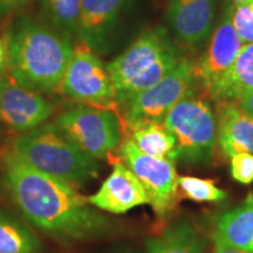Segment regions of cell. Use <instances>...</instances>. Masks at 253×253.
I'll list each match as a JSON object with an SVG mask.
<instances>
[{
    "instance_id": "7",
    "label": "cell",
    "mask_w": 253,
    "mask_h": 253,
    "mask_svg": "<svg viewBox=\"0 0 253 253\" xmlns=\"http://www.w3.org/2000/svg\"><path fill=\"white\" fill-rule=\"evenodd\" d=\"M196 84V63L182 58L167 77L123 104L122 128L138 122H163L176 103L194 93Z\"/></svg>"
},
{
    "instance_id": "20",
    "label": "cell",
    "mask_w": 253,
    "mask_h": 253,
    "mask_svg": "<svg viewBox=\"0 0 253 253\" xmlns=\"http://www.w3.org/2000/svg\"><path fill=\"white\" fill-rule=\"evenodd\" d=\"M40 243L13 214L0 209V253H38Z\"/></svg>"
},
{
    "instance_id": "26",
    "label": "cell",
    "mask_w": 253,
    "mask_h": 253,
    "mask_svg": "<svg viewBox=\"0 0 253 253\" xmlns=\"http://www.w3.org/2000/svg\"><path fill=\"white\" fill-rule=\"evenodd\" d=\"M238 106L242 108L246 115H249L250 118L253 119V89L246 91L245 94H243L237 101Z\"/></svg>"
},
{
    "instance_id": "28",
    "label": "cell",
    "mask_w": 253,
    "mask_h": 253,
    "mask_svg": "<svg viewBox=\"0 0 253 253\" xmlns=\"http://www.w3.org/2000/svg\"><path fill=\"white\" fill-rule=\"evenodd\" d=\"M8 63V46L7 40L0 39V73L4 72Z\"/></svg>"
},
{
    "instance_id": "15",
    "label": "cell",
    "mask_w": 253,
    "mask_h": 253,
    "mask_svg": "<svg viewBox=\"0 0 253 253\" xmlns=\"http://www.w3.org/2000/svg\"><path fill=\"white\" fill-rule=\"evenodd\" d=\"M126 0H82L77 39L91 50H102Z\"/></svg>"
},
{
    "instance_id": "22",
    "label": "cell",
    "mask_w": 253,
    "mask_h": 253,
    "mask_svg": "<svg viewBox=\"0 0 253 253\" xmlns=\"http://www.w3.org/2000/svg\"><path fill=\"white\" fill-rule=\"evenodd\" d=\"M178 186L186 198L195 202H220L226 198V192L218 188L212 179L178 176Z\"/></svg>"
},
{
    "instance_id": "4",
    "label": "cell",
    "mask_w": 253,
    "mask_h": 253,
    "mask_svg": "<svg viewBox=\"0 0 253 253\" xmlns=\"http://www.w3.org/2000/svg\"><path fill=\"white\" fill-rule=\"evenodd\" d=\"M11 151L34 169L73 186L86 184L99 172L96 160L82 153L54 123L18 135Z\"/></svg>"
},
{
    "instance_id": "5",
    "label": "cell",
    "mask_w": 253,
    "mask_h": 253,
    "mask_svg": "<svg viewBox=\"0 0 253 253\" xmlns=\"http://www.w3.org/2000/svg\"><path fill=\"white\" fill-rule=\"evenodd\" d=\"M176 138L177 158L186 163L207 164L217 143L216 116L210 103L195 93L176 103L163 120Z\"/></svg>"
},
{
    "instance_id": "11",
    "label": "cell",
    "mask_w": 253,
    "mask_h": 253,
    "mask_svg": "<svg viewBox=\"0 0 253 253\" xmlns=\"http://www.w3.org/2000/svg\"><path fill=\"white\" fill-rule=\"evenodd\" d=\"M53 114V104L36 90L0 78V122L18 131L43 125Z\"/></svg>"
},
{
    "instance_id": "8",
    "label": "cell",
    "mask_w": 253,
    "mask_h": 253,
    "mask_svg": "<svg viewBox=\"0 0 253 253\" xmlns=\"http://www.w3.org/2000/svg\"><path fill=\"white\" fill-rule=\"evenodd\" d=\"M59 90L77 102L119 114L115 87L108 68L93 50L81 43L73 50Z\"/></svg>"
},
{
    "instance_id": "24",
    "label": "cell",
    "mask_w": 253,
    "mask_h": 253,
    "mask_svg": "<svg viewBox=\"0 0 253 253\" xmlns=\"http://www.w3.org/2000/svg\"><path fill=\"white\" fill-rule=\"evenodd\" d=\"M231 176L242 184L253 182V155L250 153L236 154L231 157Z\"/></svg>"
},
{
    "instance_id": "13",
    "label": "cell",
    "mask_w": 253,
    "mask_h": 253,
    "mask_svg": "<svg viewBox=\"0 0 253 253\" xmlns=\"http://www.w3.org/2000/svg\"><path fill=\"white\" fill-rule=\"evenodd\" d=\"M217 0H170L167 17L172 31L188 45L202 42L213 27Z\"/></svg>"
},
{
    "instance_id": "21",
    "label": "cell",
    "mask_w": 253,
    "mask_h": 253,
    "mask_svg": "<svg viewBox=\"0 0 253 253\" xmlns=\"http://www.w3.org/2000/svg\"><path fill=\"white\" fill-rule=\"evenodd\" d=\"M43 18L52 30L71 39L77 36L82 0H39Z\"/></svg>"
},
{
    "instance_id": "10",
    "label": "cell",
    "mask_w": 253,
    "mask_h": 253,
    "mask_svg": "<svg viewBox=\"0 0 253 253\" xmlns=\"http://www.w3.org/2000/svg\"><path fill=\"white\" fill-rule=\"evenodd\" d=\"M244 43L231 23V8L224 11L203 58L196 63L197 82L207 96L225 77L235 63Z\"/></svg>"
},
{
    "instance_id": "16",
    "label": "cell",
    "mask_w": 253,
    "mask_h": 253,
    "mask_svg": "<svg viewBox=\"0 0 253 253\" xmlns=\"http://www.w3.org/2000/svg\"><path fill=\"white\" fill-rule=\"evenodd\" d=\"M213 238L232 248L253 253V195L244 203L221 213L216 220Z\"/></svg>"
},
{
    "instance_id": "27",
    "label": "cell",
    "mask_w": 253,
    "mask_h": 253,
    "mask_svg": "<svg viewBox=\"0 0 253 253\" xmlns=\"http://www.w3.org/2000/svg\"><path fill=\"white\" fill-rule=\"evenodd\" d=\"M213 244H214V249H213V253H250L246 251H243V250L232 248V246L225 244V243L220 242L216 238H213Z\"/></svg>"
},
{
    "instance_id": "6",
    "label": "cell",
    "mask_w": 253,
    "mask_h": 253,
    "mask_svg": "<svg viewBox=\"0 0 253 253\" xmlns=\"http://www.w3.org/2000/svg\"><path fill=\"white\" fill-rule=\"evenodd\" d=\"M54 125L94 160L110 156L123 140L121 119L114 110L78 104L60 114Z\"/></svg>"
},
{
    "instance_id": "9",
    "label": "cell",
    "mask_w": 253,
    "mask_h": 253,
    "mask_svg": "<svg viewBox=\"0 0 253 253\" xmlns=\"http://www.w3.org/2000/svg\"><path fill=\"white\" fill-rule=\"evenodd\" d=\"M118 150L121 162L144 186L156 217L166 219L178 201V176L173 161L142 153L128 136L123 137Z\"/></svg>"
},
{
    "instance_id": "17",
    "label": "cell",
    "mask_w": 253,
    "mask_h": 253,
    "mask_svg": "<svg viewBox=\"0 0 253 253\" xmlns=\"http://www.w3.org/2000/svg\"><path fill=\"white\" fill-rule=\"evenodd\" d=\"M128 136L142 153L155 157L177 160L176 138L163 122H138L123 126V137Z\"/></svg>"
},
{
    "instance_id": "18",
    "label": "cell",
    "mask_w": 253,
    "mask_h": 253,
    "mask_svg": "<svg viewBox=\"0 0 253 253\" xmlns=\"http://www.w3.org/2000/svg\"><path fill=\"white\" fill-rule=\"evenodd\" d=\"M253 89V43L243 46L239 55L210 94V99L237 102L243 94Z\"/></svg>"
},
{
    "instance_id": "25",
    "label": "cell",
    "mask_w": 253,
    "mask_h": 253,
    "mask_svg": "<svg viewBox=\"0 0 253 253\" xmlns=\"http://www.w3.org/2000/svg\"><path fill=\"white\" fill-rule=\"evenodd\" d=\"M30 0H0V20L6 15L23 7Z\"/></svg>"
},
{
    "instance_id": "1",
    "label": "cell",
    "mask_w": 253,
    "mask_h": 253,
    "mask_svg": "<svg viewBox=\"0 0 253 253\" xmlns=\"http://www.w3.org/2000/svg\"><path fill=\"white\" fill-rule=\"evenodd\" d=\"M1 172L20 212L47 236L75 242L93 237L106 227V219L74 186L34 169L12 151L1 158Z\"/></svg>"
},
{
    "instance_id": "30",
    "label": "cell",
    "mask_w": 253,
    "mask_h": 253,
    "mask_svg": "<svg viewBox=\"0 0 253 253\" xmlns=\"http://www.w3.org/2000/svg\"><path fill=\"white\" fill-rule=\"evenodd\" d=\"M249 6H250V8H251V11L253 12V0H251V1L249 2Z\"/></svg>"
},
{
    "instance_id": "2",
    "label": "cell",
    "mask_w": 253,
    "mask_h": 253,
    "mask_svg": "<svg viewBox=\"0 0 253 253\" xmlns=\"http://www.w3.org/2000/svg\"><path fill=\"white\" fill-rule=\"evenodd\" d=\"M6 40L12 81L36 91L59 90L74 50L71 39L23 17L11 27Z\"/></svg>"
},
{
    "instance_id": "3",
    "label": "cell",
    "mask_w": 253,
    "mask_h": 253,
    "mask_svg": "<svg viewBox=\"0 0 253 253\" xmlns=\"http://www.w3.org/2000/svg\"><path fill=\"white\" fill-rule=\"evenodd\" d=\"M181 59L166 30L157 27L144 32L107 66L115 87L119 110L136 95L167 77Z\"/></svg>"
},
{
    "instance_id": "23",
    "label": "cell",
    "mask_w": 253,
    "mask_h": 253,
    "mask_svg": "<svg viewBox=\"0 0 253 253\" xmlns=\"http://www.w3.org/2000/svg\"><path fill=\"white\" fill-rule=\"evenodd\" d=\"M231 23L244 45L253 43V12L249 4L232 6Z\"/></svg>"
},
{
    "instance_id": "14",
    "label": "cell",
    "mask_w": 253,
    "mask_h": 253,
    "mask_svg": "<svg viewBox=\"0 0 253 253\" xmlns=\"http://www.w3.org/2000/svg\"><path fill=\"white\" fill-rule=\"evenodd\" d=\"M217 143L224 156L240 153L253 154V119L237 102H216Z\"/></svg>"
},
{
    "instance_id": "19",
    "label": "cell",
    "mask_w": 253,
    "mask_h": 253,
    "mask_svg": "<svg viewBox=\"0 0 253 253\" xmlns=\"http://www.w3.org/2000/svg\"><path fill=\"white\" fill-rule=\"evenodd\" d=\"M149 253H203L201 240L190 224H176L148 239Z\"/></svg>"
},
{
    "instance_id": "12",
    "label": "cell",
    "mask_w": 253,
    "mask_h": 253,
    "mask_svg": "<svg viewBox=\"0 0 253 253\" xmlns=\"http://www.w3.org/2000/svg\"><path fill=\"white\" fill-rule=\"evenodd\" d=\"M88 202L101 210L116 214L150 204L144 186L121 161L114 163L112 173L103 182L99 191L88 197Z\"/></svg>"
},
{
    "instance_id": "29",
    "label": "cell",
    "mask_w": 253,
    "mask_h": 253,
    "mask_svg": "<svg viewBox=\"0 0 253 253\" xmlns=\"http://www.w3.org/2000/svg\"><path fill=\"white\" fill-rule=\"evenodd\" d=\"M232 2V6H237V5H242V4H249L251 0H230Z\"/></svg>"
}]
</instances>
